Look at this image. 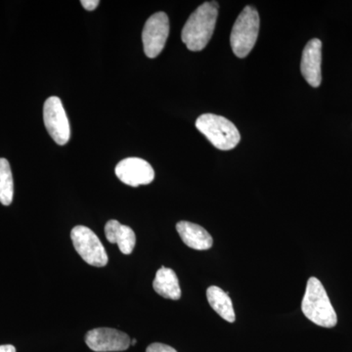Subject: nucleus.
<instances>
[{
    "mask_svg": "<svg viewBox=\"0 0 352 352\" xmlns=\"http://www.w3.org/2000/svg\"><path fill=\"white\" fill-rule=\"evenodd\" d=\"M219 16V4L205 2L194 11L183 27L182 39L189 50L201 51L214 34Z\"/></svg>",
    "mask_w": 352,
    "mask_h": 352,
    "instance_id": "obj_1",
    "label": "nucleus"
},
{
    "mask_svg": "<svg viewBox=\"0 0 352 352\" xmlns=\"http://www.w3.org/2000/svg\"><path fill=\"white\" fill-rule=\"evenodd\" d=\"M302 314L308 320L324 328L337 325L338 317L327 292L317 278L308 279L302 302Z\"/></svg>",
    "mask_w": 352,
    "mask_h": 352,
    "instance_id": "obj_2",
    "label": "nucleus"
},
{
    "mask_svg": "<svg viewBox=\"0 0 352 352\" xmlns=\"http://www.w3.org/2000/svg\"><path fill=\"white\" fill-rule=\"evenodd\" d=\"M196 127L217 149L232 150L241 140L240 132L230 120L214 113H204L196 120Z\"/></svg>",
    "mask_w": 352,
    "mask_h": 352,
    "instance_id": "obj_3",
    "label": "nucleus"
},
{
    "mask_svg": "<svg viewBox=\"0 0 352 352\" xmlns=\"http://www.w3.org/2000/svg\"><path fill=\"white\" fill-rule=\"evenodd\" d=\"M259 23L256 9L245 6L236 20L231 32V47L236 56L245 58L250 54L258 39Z\"/></svg>",
    "mask_w": 352,
    "mask_h": 352,
    "instance_id": "obj_4",
    "label": "nucleus"
},
{
    "mask_svg": "<svg viewBox=\"0 0 352 352\" xmlns=\"http://www.w3.org/2000/svg\"><path fill=\"white\" fill-rule=\"evenodd\" d=\"M72 241L78 254L85 263L95 267L107 265L109 258L105 248L96 234L87 226L74 227L71 232Z\"/></svg>",
    "mask_w": 352,
    "mask_h": 352,
    "instance_id": "obj_5",
    "label": "nucleus"
},
{
    "mask_svg": "<svg viewBox=\"0 0 352 352\" xmlns=\"http://www.w3.org/2000/svg\"><path fill=\"white\" fill-rule=\"evenodd\" d=\"M44 126L58 145H65L71 138V129L63 104L60 98L51 96L43 106Z\"/></svg>",
    "mask_w": 352,
    "mask_h": 352,
    "instance_id": "obj_6",
    "label": "nucleus"
},
{
    "mask_svg": "<svg viewBox=\"0 0 352 352\" xmlns=\"http://www.w3.org/2000/svg\"><path fill=\"white\" fill-rule=\"evenodd\" d=\"M170 34V21L164 12H157L147 20L142 32L146 56L156 58L163 51Z\"/></svg>",
    "mask_w": 352,
    "mask_h": 352,
    "instance_id": "obj_7",
    "label": "nucleus"
},
{
    "mask_svg": "<svg viewBox=\"0 0 352 352\" xmlns=\"http://www.w3.org/2000/svg\"><path fill=\"white\" fill-rule=\"evenodd\" d=\"M126 333L111 328H97L85 336V342L95 352L124 351L131 346Z\"/></svg>",
    "mask_w": 352,
    "mask_h": 352,
    "instance_id": "obj_8",
    "label": "nucleus"
},
{
    "mask_svg": "<svg viewBox=\"0 0 352 352\" xmlns=\"http://www.w3.org/2000/svg\"><path fill=\"white\" fill-rule=\"evenodd\" d=\"M115 173L120 182L132 187L150 184L155 178L151 164L140 157L122 160L116 166Z\"/></svg>",
    "mask_w": 352,
    "mask_h": 352,
    "instance_id": "obj_9",
    "label": "nucleus"
},
{
    "mask_svg": "<svg viewBox=\"0 0 352 352\" xmlns=\"http://www.w3.org/2000/svg\"><path fill=\"white\" fill-rule=\"evenodd\" d=\"M322 43L314 38L308 41L302 51L300 71L305 80L311 87H318L322 82Z\"/></svg>",
    "mask_w": 352,
    "mask_h": 352,
    "instance_id": "obj_10",
    "label": "nucleus"
},
{
    "mask_svg": "<svg viewBox=\"0 0 352 352\" xmlns=\"http://www.w3.org/2000/svg\"><path fill=\"white\" fill-rule=\"evenodd\" d=\"M176 230L187 247L197 251L210 250L214 244L212 236L204 227L189 221H180L176 224Z\"/></svg>",
    "mask_w": 352,
    "mask_h": 352,
    "instance_id": "obj_11",
    "label": "nucleus"
},
{
    "mask_svg": "<svg viewBox=\"0 0 352 352\" xmlns=\"http://www.w3.org/2000/svg\"><path fill=\"white\" fill-rule=\"evenodd\" d=\"M105 235L109 242L118 244L124 254H131L135 247V233L131 227L122 226L118 220H109L105 226Z\"/></svg>",
    "mask_w": 352,
    "mask_h": 352,
    "instance_id": "obj_12",
    "label": "nucleus"
},
{
    "mask_svg": "<svg viewBox=\"0 0 352 352\" xmlns=\"http://www.w3.org/2000/svg\"><path fill=\"white\" fill-rule=\"evenodd\" d=\"M153 288L160 296L168 300H177L182 298V289L175 271L170 268H160L153 282Z\"/></svg>",
    "mask_w": 352,
    "mask_h": 352,
    "instance_id": "obj_13",
    "label": "nucleus"
},
{
    "mask_svg": "<svg viewBox=\"0 0 352 352\" xmlns=\"http://www.w3.org/2000/svg\"><path fill=\"white\" fill-rule=\"evenodd\" d=\"M208 302L210 307L224 320L233 323L236 320L235 310L232 300L228 293L217 286L208 287L207 289Z\"/></svg>",
    "mask_w": 352,
    "mask_h": 352,
    "instance_id": "obj_14",
    "label": "nucleus"
},
{
    "mask_svg": "<svg viewBox=\"0 0 352 352\" xmlns=\"http://www.w3.org/2000/svg\"><path fill=\"white\" fill-rule=\"evenodd\" d=\"M14 196V183L10 164L6 159H0V203L11 205Z\"/></svg>",
    "mask_w": 352,
    "mask_h": 352,
    "instance_id": "obj_15",
    "label": "nucleus"
},
{
    "mask_svg": "<svg viewBox=\"0 0 352 352\" xmlns=\"http://www.w3.org/2000/svg\"><path fill=\"white\" fill-rule=\"evenodd\" d=\"M146 352H177L173 347L168 346V344H160V342H155V344H150L147 347Z\"/></svg>",
    "mask_w": 352,
    "mask_h": 352,
    "instance_id": "obj_16",
    "label": "nucleus"
},
{
    "mask_svg": "<svg viewBox=\"0 0 352 352\" xmlns=\"http://www.w3.org/2000/svg\"><path fill=\"white\" fill-rule=\"evenodd\" d=\"M80 3L87 11H94L100 4V1L99 0H82Z\"/></svg>",
    "mask_w": 352,
    "mask_h": 352,
    "instance_id": "obj_17",
    "label": "nucleus"
},
{
    "mask_svg": "<svg viewBox=\"0 0 352 352\" xmlns=\"http://www.w3.org/2000/svg\"><path fill=\"white\" fill-rule=\"evenodd\" d=\"M0 352H16V349L11 344H4V346H0Z\"/></svg>",
    "mask_w": 352,
    "mask_h": 352,
    "instance_id": "obj_18",
    "label": "nucleus"
},
{
    "mask_svg": "<svg viewBox=\"0 0 352 352\" xmlns=\"http://www.w3.org/2000/svg\"><path fill=\"white\" fill-rule=\"evenodd\" d=\"M136 342H138V340H136L135 339L132 340L131 342V346H135Z\"/></svg>",
    "mask_w": 352,
    "mask_h": 352,
    "instance_id": "obj_19",
    "label": "nucleus"
}]
</instances>
